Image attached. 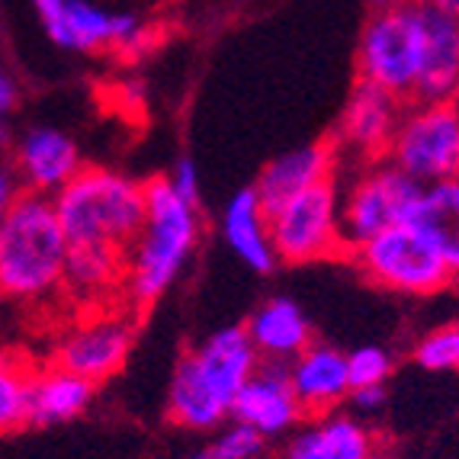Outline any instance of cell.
Here are the masks:
<instances>
[{"instance_id":"cell-20","label":"cell","mask_w":459,"mask_h":459,"mask_svg":"<svg viewBox=\"0 0 459 459\" xmlns=\"http://www.w3.org/2000/svg\"><path fill=\"white\" fill-rule=\"evenodd\" d=\"M373 456V437L357 418L322 414L290 444L283 459H367Z\"/></svg>"},{"instance_id":"cell-6","label":"cell","mask_w":459,"mask_h":459,"mask_svg":"<svg viewBox=\"0 0 459 459\" xmlns=\"http://www.w3.org/2000/svg\"><path fill=\"white\" fill-rule=\"evenodd\" d=\"M351 264L379 290L402 296H434L453 283L444 254L414 222L392 225L347 251Z\"/></svg>"},{"instance_id":"cell-29","label":"cell","mask_w":459,"mask_h":459,"mask_svg":"<svg viewBox=\"0 0 459 459\" xmlns=\"http://www.w3.org/2000/svg\"><path fill=\"white\" fill-rule=\"evenodd\" d=\"M351 405L363 414H376L385 405V389L383 385H363V389H351Z\"/></svg>"},{"instance_id":"cell-15","label":"cell","mask_w":459,"mask_h":459,"mask_svg":"<svg viewBox=\"0 0 459 459\" xmlns=\"http://www.w3.org/2000/svg\"><path fill=\"white\" fill-rule=\"evenodd\" d=\"M286 369H290V383L306 414H315V418L331 414L351 395L347 353L337 351L334 344L312 341L299 357L286 363Z\"/></svg>"},{"instance_id":"cell-7","label":"cell","mask_w":459,"mask_h":459,"mask_svg":"<svg viewBox=\"0 0 459 459\" xmlns=\"http://www.w3.org/2000/svg\"><path fill=\"white\" fill-rule=\"evenodd\" d=\"M421 184L392 161H369L341 184V238L344 254L392 225L411 222Z\"/></svg>"},{"instance_id":"cell-8","label":"cell","mask_w":459,"mask_h":459,"mask_svg":"<svg viewBox=\"0 0 459 459\" xmlns=\"http://www.w3.org/2000/svg\"><path fill=\"white\" fill-rule=\"evenodd\" d=\"M270 241L276 261L315 264L328 257H344L341 238V180L331 177L312 190L286 199L283 206L267 215Z\"/></svg>"},{"instance_id":"cell-27","label":"cell","mask_w":459,"mask_h":459,"mask_svg":"<svg viewBox=\"0 0 459 459\" xmlns=\"http://www.w3.org/2000/svg\"><path fill=\"white\" fill-rule=\"evenodd\" d=\"M347 369H351V389L385 385V379L392 376V353L383 347H360L347 353Z\"/></svg>"},{"instance_id":"cell-28","label":"cell","mask_w":459,"mask_h":459,"mask_svg":"<svg viewBox=\"0 0 459 459\" xmlns=\"http://www.w3.org/2000/svg\"><path fill=\"white\" fill-rule=\"evenodd\" d=\"M168 180L180 196L199 206V170H196V161H193V158H180V161L174 164V170H170Z\"/></svg>"},{"instance_id":"cell-31","label":"cell","mask_w":459,"mask_h":459,"mask_svg":"<svg viewBox=\"0 0 459 459\" xmlns=\"http://www.w3.org/2000/svg\"><path fill=\"white\" fill-rule=\"evenodd\" d=\"M13 100H16L13 81H10L7 74H0V119H4V113L13 109Z\"/></svg>"},{"instance_id":"cell-11","label":"cell","mask_w":459,"mask_h":459,"mask_svg":"<svg viewBox=\"0 0 459 459\" xmlns=\"http://www.w3.org/2000/svg\"><path fill=\"white\" fill-rule=\"evenodd\" d=\"M402 103L405 100L392 97V93L379 91L367 81H357V87L344 103L334 138H331L337 154L353 158L360 164L383 161L392 145V135L402 123V113H405Z\"/></svg>"},{"instance_id":"cell-21","label":"cell","mask_w":459,"mask_h":459,"mask_svg":"<svg viewBox=\"0 0 459 459\" xmlns=\"http://www.w3.org/2000/svg\"><path fill=\"white\" fill-rule=\"evenodd\" d=\"M126 264L129 251L107 245H68L65 261V290L84 302H100L107 292H126Z\"/></svg>"},{"instance_id":"cell-16","label":"cell","mask_w":459,"mask_h":459,"mask_svg":"<svg viewBox=\"0 0 459 459\" xmlns=\"http://www.w3.org/2000/svg\"><path fill=\"white\" fill-rule=\"evenodd\" d=\"M16 170L32 193L55 196L81 170V152L62 129L36 126L16 142Z\"/></svg>"},{"instance_id":"cell-12","label":"cell","mask_w":459,"mask_h":459,"mask_svg":"<svg viewBox=\"0 0 459 459\" xmlns=\"http://www.w3.org/2000/svg\"><path fill=\"white\" fill-rule=\"evenodd\" d=\"M132 347V325L126 315H97L77 325L55 351V367L91 379L93 385L119 373Z\"/></svg>"},{"instance_id":"cell-3","label":"cell","mask_w":459,"mask_h":459,"mask_svg":"<svg viewBox=\"0 0 459 459\" xmlns=\"http://www.w3.org/2000/svg\"><path fill=\"white\" fill-rule=\"evenodd\" d=\"M68 238L55 215L52 196L20 193L0 215V296L39 302L65 286Z\"/></svg>"},{"instance_id":"cell-33","label":"cell","mask_w":459,"mask_h":459,"mask_svg":"<svg viewBox=\"0 0 459 459\" xmlns=\"http://www.w3.org/2000/svg\"><path fill=\"white\" fill-rule=\"evenodd\" d=\"M369 4L379 10V7H392V4H402V0H369Z\"/></svg>"},{"instance_id":"cell-32","label":"cell","mask_w":459,"mask_h":459,"mask_svg":"<svg viewBox=\"0 0 459 459\" xmlns=\"http://www.w3.org/2000/svg\"><path fill=\"white\" fill-rule=\"evenodd\" d=\"M424 7L437 10V13H446V16H456L459 20V0H418Z\"/></svg>"},{"instance_id":"cell-26","label":"cell","mask_w":459,"mask_h":459,"mask_svg":"<svg viewBox=\"0 0 459 459\" xmlns=\"http://www.w3.org/2000/svg\"><path fill=\"white\" fill-rule=\"evenodd\" d=\"M264 437L257 430L245 428V424H231L229 430L215 437L212 444L199 446L196 453H190L186 459H254L261 453Z\"/></svg>"},{"instance_id":"cell-2","label":"cell","mask_w":459,"mask_h":459,"mask_svg":"<svg viewBox=\"0 0 459 459\" xmlns=\"http://www.w3.org/2000/svg\"><path fill=\"white\" fill-rule=\"evenodd\" d=\"M199 241V206L170 186L168 177L145 184V222L129 247L126 299L154 306L174 286Z\"/></svg>"},{"instance_id":"cell-22","label":"cell","mask_w":459,"mask_h":459,"mask_svg":"<svg viewBox=\"0 0 459 459\" xmlns=\"http://www.w3.org/2000/svg\"><path fill=\"white\" fill-rule=\"evenodd\" d=\"M93 398V383L84 376L52 367L46 373L32 376L30 383V424L48 428V424L74 421L84 414Z\"/></svg>"},{"instance_id":"cell-19","label":"cell","mask_w":459,"mask_h":459,"mask_svg":"<svg viewBox=\"0 0 459 459\" xmlns=\"http://www.w3.org/2000/svg\"><path fill=\"white\" fill-rule=\"evenodd\" d=\"M222 238H225V245H229L247 267L257 270V273H270V270L280 264L276 261L273 241H270L267 212H264L254 186L238 190L235 196L225 203Z\"/></svg>"},{"instance_id":"cell-4","label":"cell","mask_w":459,"mask_h":459,"mask_svg":"<svg viewBox=\"0 0 459 459\" xmlns=\"http://www.w3.org/2000/svg\"><path fill=\"white\" fill-rule=\"evenodd\" d=\"M52 203L68 245L129 251L145 222V184L109 168H81Z\"/></svg>"},{"instance_id":"cell-1","label":"cell","mask_w":459,"mask_h":459,"mask_svg":"<svg viewBox=\"0 0 459 459\" xmlns=\"http://www.w3.org/2000/svg\"><path fill=\"white\" fill-rule=\"evenodd\" d=\"M261 367L245 328H219L180 357L168 389L170 421L186 430H212L231 418L241 385Z\"/></svg>"},{"instance_id":"cell-10","label":"cell","mask_w":459,"mask_h":459,"mask_svg":"<svg viewBox=\"0 0 459 459\" xmlns=\"http://www.w3.org/2000/svg\"><path fill=\"white\" fill-rule=\"evenodd\" d=\"M36 16L55 46L74 52L116 48L123 58H138L154 42L135 13H109L93 0H32Z\"/></svg>"},{"instance_id":"cell-25","label":"cell","mask_w":459,"mask_h":459,"mask_svg":"<svg viewBox=\"0 0 459 459\" xmlns=\"http://www.w3.org/2000/svg\"><path fill=\"white\" fill-rule=\"evenodd\" d=\"M414 363L428 373H459V322L424 334L414 347Z\"/></svg>"},{"instance_id":"cell-5","label":"cell","mask_w":459,"mask_h":459,"mask_svg":"<svg viewBox=\"0 0 459 459\" xmlns=\"http://www.w3.org/2000/svg\"><path fill=\"white\" fill-rule=\"evenodd\" d=\"M424 4L402 0L392 7H379L369 16L357 46L360 81L398 100H414L424 65Z\"/></svg>"},{"instance_id":"cell-23","label":"cell","mask_w":459,"mask_h":459,"mask_svg":"<svg viewBox=\"0 0 459 459\" xmlns=\"http://www.w3.org/2000/svg\"><path fill=\"white\" fill-rule=\"evenodd\" d=\"M411 222L434 241L437 251L444 254L453 280H459V177L421 186Z\"/></svg>"},{"instance_id":"cell-35","label":"cell","mask_w":459,"mask_h":459,"mask_svg":"<svg viewBox=\"0 0 459 459\" xmlns=\"http://www.w3.org/2000/svg\"><path fill=\"white\" fill-rule=\"evenodd\" d=\"M367 459H383V456H376V453H373V456H367Z\"/></svg>"},{"instance_id":"cell-24","label":"cell","mask_w":459,"mask_h":459,"mask_svg":"<svg viewBox=\"0 0 459 459\" xmlns=\"http://www.w3.org/2000/svg\"><path fill=\"white\" fill-rule=\"evenodd\" d=\"M32 373L23 363L0 357V434L30 424Z\"/></svg>"},{"instance_id":"cell-9","label":"cell","mask_w":459,"mask_h":459,"mask_svg":"<svg viewBox=\"0 0 459 459\" xmlns=\"http://www.w3.org/2000/svg\"><path fill=\"white\" fill-rule=\"evenodd\" d=\"M385 161L421 186L459 177V103H414L402 113Z\"/></svg>"},{"instance_id":"cell-30","label":"cell","mask_w":459,"mask_h":459,"mask_svg":"<svg viewBox=\"0 0 459 459\" xmlns=\"http://www.w3.org/2000/svg\"><path fill=\"white\" fill-rule=\"evenodd\" d=\"M16 199H20V177L13 170L0 168V215L7 212Z\"/></svg>"},{"instance_id":"cell-13","label":"cell","mask_w":459,"mask_h":459,"mask_svg":"<svg viewBox=\"0 0 459 459\" xmlns=\"http://www.w3.org/2000/svg\"><path fill=\"white\" fill-rule=\"evenodd\" d=\"M231 418H235V424H245L261 437H276L296 428L306 418V411L299 405L286 363L261 360V367L254 369L251 379L235 395Z\"/></svg>"},{"instance_id":"cell-14","label":"cell","mask_w":459,"mask_h":459,"mask_svg":"<svg viewBox=\"0 0 459 459\" xmlns=\"http://www.w3.org/2000/svg\"><path fill=\"white\" fill-rule=\"evenodd\" d=\"M337 161H341V154H337L334 142H312V145L292 148V152L273 158L254 184L264 212L270 215L273 209L283 206L286 199L337 177Z\"/></svg>"},{"instance_id":"cell-18","label":"cell","mask_w":459,"mask_h":459,"mask_svg":"<svg viewBox=\"0 0 459 459\" xmlns=\"http://www.w3.org/2000/svg\"><path fill=\"white\" fill-rule=\"evenodd\" d=\"M245 331L264 363H290L312 344V325L306 312L286 296L267 299L247 318Z\"/></svg>"},{"instance_id":"cell-17","label":"cell","mask_w":459,"mask_h":459,"mask_svg":"<svg viewBox=\"0 0 459 459\" xmlns=\"http://www.w3.org/2000/svg\"><path fill=\"white\" fill-rule=\"evenodd\" d=\"M424 65L414 103H444L459 93V20L424 7Z\"/></svg>"},{"instance_id":"cell-34","label":"cell","mask_w":459,"mask_h":459,"mask_svg":"<svg viewBox=\"0 0 459 459\" xmlns=\"http://www.w3.org/2000/svg\"><path fill=\"white\" fill-rule=\"evenodd\" d=\"M0 138H4V123H0Z\"/></svg>"}]
</instances>
